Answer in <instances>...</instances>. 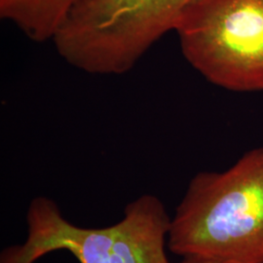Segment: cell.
I'll return each mask as SVG.
<instances>
[{
    "label": "cell",
    "instance_id": "cell-1",
    "mask_svg": "<svg viewBox=\"0 0 263 263\" xmlns=\"http://www.w3.org/2000/svg\"><path fill=\"white\" fill-rule=\"evenodd\" d=\"M168 247L183 258L263 263V146L191 179L171 218Z\"/></svg>",
    "mask_w": 263,
    "mask_h": 263
},
{
    "label": "cell",
    "instance_id": "cell-2",
    "mask_svg": "<svg viewBox=\"0 0 263 263\" xmlns=\"http://www.w3.org/2000/svg\"><path fill=\"white\" fill-rule=\"evenodd\" d=\"M27 219V240L5 249L0 263H34L56 251L69 252L80 263H170L165 246L171 218L152 195L133 201L121 221L104 228L70 223L45 197L31 202Z\"/></svg>",
    "mask_w": 263,
    "mask_h": 263
},
{
    "label": "cell",
    "instance_id": "cell-3",
    "mask_svg": "<svg viewBox=\"0 0 263 263\" xmlns=\"http://www.w3.org/2000/svg\"><path fill=\"white\" fill-rule=\"evenodd\" d=\"M174 31L185 60L209 82L263 91V0H193Z\"/></svg>",
    "mask_w": 263,
    "mask_h": 263
},
{
    "label": "cell",
    "instance_id": "cell-4",
    "mask_svg": "<svg viewBox=\"0 0 263 263\" xmlns=\"http://www.w3.org/2000/svg\"><path fill=\"white\" fill-rule=\"evenodd\" d=\"M193 0H89L98 28L117 46L138 55L174 31Z\"/></svg>",
    "mask_w": 263,
    "mask_h": 263
},
{
    "label": "cell",
    "instance_id": "cell-5",
    "mask_svg": "<svg viewBox=\"0 0 263 263\" xmlns=\"http://www.w3.org/2000/svg\"><path fill=\"white\" fill-rule=\"evenodd\" d=\"M83 1L0 0V17L34 42L53 41L72 11Z\"/></svg>",
    "mask_w": 263,
    "mask_h": 263
},
{
    "label": "cell",
    "instance_id": "cell-6",
    "mask_svg": "<svg viewBox=\"0 0 263 263\" xmlns=\"http://www.w3.org/2000/svg\"><path fill=\"white\" fill-rule=\"evenodd\" d=\"M179 263H218L210 260H203V259H197V258H183V260Z\"/></svg>",
    "mask_w": 263,
    "mask_h": 263
}]
</instances>
